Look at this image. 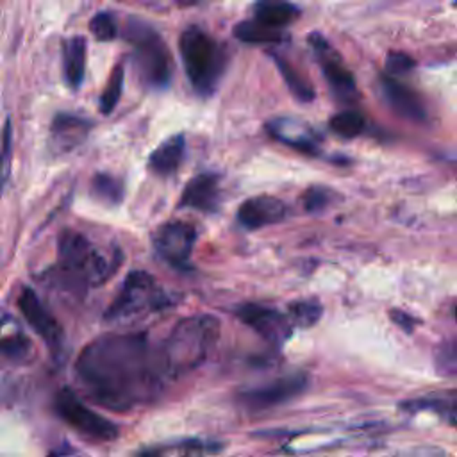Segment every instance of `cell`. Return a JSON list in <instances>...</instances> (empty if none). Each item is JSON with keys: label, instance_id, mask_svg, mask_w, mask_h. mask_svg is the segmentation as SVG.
<instances>
[{"label": "cell", "instance_id": "obj_1", "mask_svg": "<svg viewBox=\"0 0 457 457\" xmlns=\"http://www.w3.org/2000/svg\"><path fill=\"white\" fill-rule=\"evenodd\" d=\"M84 393L111 411H129L152 400L166 380L159 348L145 334H104L75 361Z\"/></svg>", "mask_w": 457, "mask_h": 457}, {"label": "cell", "instance_id": "obj_2", "mask_svg": "<svg viewBox=\"0 0 457 457\" xmlns=\"http://www.w3.org/2000/svg\"><path fill=\"white\" fill-rule=\"evenodd\" d=\"M220 337V321L211 314L179 320L157 346L166 378H179L198 368Z\"/></svg>", "mask_w": 457, "mask_h": 457}, {"label": "cell", "instance_id": "obj_3", "mask_svg": "<svg viewBox=\"0 0 457 457\" xmlns=\"http://www.w3.org/2000/svg\"><path fill=\"white\" fill-rule=\"evenodd\" d=\"M57 248L61 271L73 286H100L118 268L116 252H104L87 236L71 228L61 232Z\"/></svg>", "mask_w": 457, "mask_h": 457}, {"label": "cell", "instance_id": "obj_4", "mask_svg": "<svg viewBox=\"0 0 457 457\" xmlns=\"http://www.w3.org/2000/svg\"><path fill=\"white\" fill-rule=\"evenodd\" d=\"M179 52L193 89L204 96L212 95L227 68L223 46L204 29L191 25L179 37Z\"/></svg>", "mask_w": 457, "mask_h": 457}, {"label": "cell", "instance_id": "obj_5", "mask_svg": "<svg viewBox=\"0 0 457 457\" xmlns=\"http://www.w3.org/2000/svg\"><path fill=\"white\" fill-rule=\"evenodd\" d=\"M123 37L132 46V64L143 86L164 89L171 82L173 61L161 34L148 23L130 18Z\"/></svg>", "mask_w": 457, "mask_h": 457}, {"label": "cell", "instance_id": "obj_6", "mask_svg": "<svg viewBox=\"0 0 457 457\" xmlns=\"http://www.w3.org/2000/svg\"><path fill=\"white\" fill-rule=\"evenodd\" d=\"M166 305H170V296L157 280L150 273L136 270L125 277L105 318L111 321H129Z\"/></svg>", "mask_w": 457, "mask_h": 457}, {"label": "cell", "instance_id": "obj_7", "mask_svg": "<svg viewBox=\"0 0 457 457\" xmlns=\"http://www.w3.org/2000/svg\"><path fill=\"white\" fill-rule=\"evenodd\" d=\"M55 411L73 430L93 441H112L118 436V427L87 407L70 387L57 393Z\"/></svg>", "mask_w": 457, "mask_h": 457}, {"label": "cell", "instance_id": "obj_8", "mask_svg": "<svg viewBox=\"0 0 457 457\" xmlns=\"http://www.w3.org/2000/svg\"><path fill=\"white\" fill-rule=\"evenodd\" d=\"M307 43L334 98L339 102H353L359 95L357 84L336 48L320 32H311Z\"/></svg>", "mask_w": 457, "mask_h": 457}, {"label": "cell", "instance_id": "obj_9", "mask_svg": "<svg viewBox=\"0 0 457 457\" xmlns=\"http://www.w3.org/2000/svg\"><path fill=\"white\" fill-rule=\"evenodd\" d=\"M196 243V228L180 220L162 223L154 234V248L157 255L173 268H187L189 257Z\"/></svg>", "mask_w": 457, "mask_h": 457}, {"label": "cell", "instance_id": "obj_10", "mask_svg": "<svg viewBox=\"0 0 457 457\" xmlns=\"http://www.w3.org/2000/svg\"><path fill=\"white\" fill-rule=\"evenodd\" d=\"M236 314L245 325L255 330L264 341H268L275 348L284 346V343L293 334L295 325L291 323L289 316L277 309L255 305V303H245L236 309Z\"/></svg>", "mask_w": 457, "mask_h": 457}, {"label": "cell", "instance_id": "obj_11", "mask_svg": "<svg viewBox=\"0 0 457 457\" xmlns=\"http://www.w3.org/2000/svg\"><path fill=\"white\" fill-rule=\"evenodd\" d=\"M18 307L25 318V321L30 325V328L46 343V346L52 352H61L64 334L57 320L52 316V312L41 303L37 295L23 287L18 296Z\"/></svg>", "mask_w": 457, "mask_h": 457}, {"label": "cell", "instance_id": "obj_12", "mask_svg": "<svg viewBox=\"0 0 457 457\" xmlns=\"http://www.w3.org/2000/svg\"><path fill=\"white\" fill-rule=\"evenodd\" d=\"M307 386V378L302 373L286 375L280 378H275L273 382H268L264 386L248 389L241 395V400L246 407L261 411L270 409L275 405H280L284 402H289L291 398L298 396L303 387Z\"/></svg>", "mask_w": 457, "mask_h": 457}, {"label": "cell", "instance_id": "obj_13", "mask_svg": "<svg viewBox=\"0 0 457 457\" xmlns=\"http://www.w3.org/2000/svg\"><path fill=\"white\" fill-rule=\"evenodd\" d=\"M287 205L271 195H257L245 200L237 209V221L248 228H262L273 223H278L286 218Z\"/></svg>", "mask_w": 457, "mask_h": 457}, {"label": "cell", "instance_id": "obj_14", "mask_svg": "<svg viewBox=\"0 0 457 457\" xmlns=\"http://www.w3.org/2000/svg\"><path fill=\"white\" fill-rule=\"evenodd\" d=\"M380 93L387 105L398 116L411 121H423L427 118V111L423 107L421 98L411 87L398 82L391 75L380 77Z\"/></svg>", "mask_w": 457, "mask_h": 457}, {"label": "cell", "instance_id": "obj_15", "mask_svg": "<svg viewBox=\"0 0 457 457\" xmlns=\"http://www.w3.org/2000/svg\"><path fill=\"white\" fill-rule=\"evenodd\" d=\"M91 121L68 112H57L50 125V148L55 154H66L77 148L89 134Z\"/></svg>", "mask_w": 457, "mask_h": 457}, {"label": "cell", "instance_id": "obj_16", "mask_svg": "<svg viewBox=\"0 0 457 457\" xmlns=\"http://www.w3.org/2000/svg\"><path fill=\"white\" fill-rule=\"evenodd\" d=\"M221 200L220 177L214 173L195 175L184 187L179 205L200 212H214Z\"/></svg>", "mask_w": 457, "mask_h": 457}, {"label": "cell", "instance_id": "obj_17", "mask_svg": "<svg viewBox=\"0 0 457 457\" xmlns=\"http://www.w3.org/2000/svg\"><path fill=\"white\" fill-rule=\"evenodd\" d=\"M266 127L275 139L282 141L284 145L298 152H303L309 155H316L320 152V137L303 121H298L293 118H275Z\"/></svg>", "mask_w": 457, "mask_h": 457}, {"label": "cell", "instance_id": "obj_18", "mask_svg": "<svg viewBox=\"0 0 457 457\" xmlns=\"http://www.w3.org/2000/svg\"><path fill=\"white\" fill-rule=\"evenodd\" d=\"M184 152H186L184 136L182 134L170 136L150 154L148 168L159 177H168L179 170L184 159Z\"/></svg>", "mask_w": 457, "mask_h": 457}, {"label": "cell", "instance_id": "obj_19", "mask_svg": "<svg viewBox=\"0 0 457 457\" xmlns=\"http://www.w3.org/2000/svg\"><path fill=\"white\" fill-rule=\"evenodd\" d=\"M87 43L82 36H71L62 43V71L71 89H79L86 73Z\"/></svg>", "mask_w": 457, "mask_h": 457}, {"label": "cell", "instance_id": "obj_20", "mask_svg": "<svg viewBox=\"0 0 457 457\" xmlns=\"http://www.w3.org/2000/svg\"><path fill=\"white\" fill-rule=\"evenodd\" d=\"M252 14L257 21L268 27L286 29L300 16V9L291 0H255Z\"/></svg>", "mask_w": 457, "mask_h": 457}, {"label": "cell", "instance_id": "obj_21", "mask_svg": "<svg viewBox=\"0 0 457 457\" xmlns=\"http://www.w3.org/2000/svg\"><path fill=\"white\" fill-rule=\"evenodd\" d=\"M402 409L407 411H430L443 418L446 423L457 427V389L439 391L421 398L407 400L402 403Z\"/></svg>", "mask_w": 457, "mask_h": 457}, {"label": "cell", "instance_id": "obj_22", "mask_svg": "<svg viewBox=\"0 0 457 457\" xmlns=\"http://www.w3.org/2000/svg\"><path fill=\"white\" fill-rule=\"evenodd\" d=\"M214 443H205L200 439H180L162 445H155L139 453V457H205L207 453L218 452Z\"/></svg>", "mask_w": 457, "mask_h": 457}, {"label": "cell", "instance_id": "obj_23", "mask_svg": "<svg viewBox=\"0 0 457 457\" xmlns=\"http://www.w3.org/2000/svg\"><path fill=\"white\" fill-rule=\"evenodd\" d=\"M273 57V62L280 73V77L284 79L289 93L298 100V102H303V104H309L314 100L316 96V91L312 89L311 82L286 59V57H280L277 54H271Z\"/></svg>", "mask_w": 457, "mask_h": 457}, {"label": "cell", "instance_id": "obj_24", "mask_svg": "<svg viewBox=\"0 0 457 457\" xmlns=\"http://www.w3.org/2000/svg\"><path fill=\"white\" fill-rule=\"evenodd\" d=\"M0 350L4 361H9L12 364L29 362L34 355L32 341L16 325H12V332H9V328L4 325Z\"/></svg>", "mask_w": 457, "mask_h": 457}, {"label": "cell", "instance_id": "obj_25", "mask_svg": "<svg viewBox=\"0 0 457 457\" xmlns=\"http://www.w3.org/2000/svg\"><path fill=\"white\" fill-rule=\"evenodd\" d=\"M234 37L248 45H262V43L282 41L286 37V32L284 29H273L252 18L234 25Z\"/></svg>", "mask_w": 457, "mask_h": 457}, {"label": "cell", "instance_id": "obj_26", "mask_svg": "<svg viewBox=\"0 0 457 457\" xmlns=\"http://www.w3.org/2000/svg\"><path fill=\"white\" fill-rule=\"evenodd\" d=\"M123 80H125V68L123 64H116L111 71V77L100 95V102H98V109L102 114H109L114 111V107L120 102L121 91H123Z\"/></svg>", "mask_w": 457, "mask_h": 457}, {"label": "cell", "instance_id": "obj_27", "mask_svg": "<svg viewBox=\"0 0 457 457\" xmlns=\"http://www.w3.org/2000/svg\"><path fill=\"white\" fill-rule=\"evenodd\" d=\"M364 116L359 111H343L336 116L330 118L328 127L334 134H337L339 137H355L364 130Z\"/></svg>", "mask_w": 457, "mask_h": 457}, {"label": "cell", "instance_id": "obj_28", "mask_svg": "<svg viewBox=\"0 0 457 457\" xmlns=\"http://www.w3.org/2000/svg\"><path fill=\"white\" fill-rule=\"evenodd\" d=\"M321 305L316 300H296L287 307V316L295 327L307 328L321 318Z\"/></svg>", "mask_w": 457, "mask_h": 457}, {"label": "cell", "instance_id": "obj_29", "mask_svg": "<svg viewBox=\"0 0 457 457\" xmlns=\"http://www.w3.org/2000/svg\"><path fill=\"white\" fill-rule=\"evenodd\" d=\"M93 195L107 204H118L123 198V186L118 179L107 173H96L91 182Z\"/></svg>", "mask_w": 457, "mask_h": 457}, {"label": "cell", "instance_id": "obj_30", "mask_svg": "<svg viewBox=\"0 0 457 457\" xmlns=\"http://www.w3.org/2000/svg\"><path fill=\"white\" fill-rule=\"evenodd\" d=\"M89 30L98 41H112L118 34L116 27V18L109 11H98L91 20H89Z\"/></svg>", "mask_w": 457, "mask_h": 457}, {"label": "cell", "instance_id": "obj_31", "mask_svg": "<svg viewBox=\"0 0 457 457\" xmlns=\"http://www.w3.org/2000/svg\"><path fill=\"white\" fill-rule=\"evenodd\" d=\"M436 368L441 375L457 377V341L446 343L437 350Z\"/></svg>", "mask_w": 457, "mask_h": 457}, {"label": "cell", "instance_id": "obj_32", "mask_svg": "<svg viewBox=\"0 0 457 457\" xmlns=\"http://www.w3.org/2000/svg\"><path fill=\"white\" fill-rule=\"evenodd\" d=\"M330 198H332V191L327 189V187H321V186H312V187H309V189L303 193V196H302L303 207H305L309 212L323 211L325 207H328Z\"/></svg>", "mask_w": 457, "mask_h": 457}, {"label": "cell", "instance_id": "obj_33", "mask_svg": "<svg viewBox=\"0 0 457 457\" xmlns=\"http://www.w3.org/2000/svg\"><path fill=\"white\" fill-rule=\"evenodd\" d=\"M414 68V61L402 52H391L386 59V70L391 75H398V73H407L409 70Z\"/></svg>", "mask_w": 457, "mask_h": 457}, {"label": "cell", "instance_id": "obj_34", "mask_svg": "<svg viewBox=\"0 0 457 457\" xmlns=\"http://www.w3.org/2000/svg\"><path fill=\"white\" fill-rule=\"evenodd\" d=\"M395 457H452V455L437 446H414L400 452Z\"/></svg>", "mask_w": 457, "mask_h": 457}, {"label": "cell", "instance_id": "obj_35", "mask_svg": "<svg viewBox=\"0 0 457 457\" xmlns=\"http://www.w3.org/2000/svg\"><path fill=\"white\" fill-rule=\"evenodd\" d=\"M11 155V121L9 118H5L4 123V182L7 180L9 175V157Z\"/></svg>", "mask_w": 457, "mask_h": 457}, {"label": "cell", "instance_id": "obj_36", "mask_svg": "<svg viewBox=\"0 0 457 457\" xmlns=\"http://www.w3.org/2000/svg\"><path fill=\"white\" fill-rule=\"evenodd\" d=\"M391 318H393V321L396 323V325H400L403 330H412V327L416 325V320L412 318V316H409L407 312H403V311H398V309H395V311H391Z\"/></svg>", "mask_w": 457, "mask_h": 457}, {"label": "cell", "instance_id": "obj_37", "mask_svg": "<svg viewBox=\"0 0 457 457\" xmlns=\"http://www.w3.org/2000/svg\"><path fill=\"white\" fill-rule=\"evenodd\" d=\"M54 457H86V455H82V453H79L77 450H62V452H57V453H54Z\"/></svg>", "mask_w": 457, "mask_h": 457}]
</instances>
